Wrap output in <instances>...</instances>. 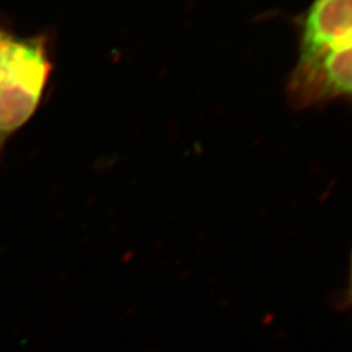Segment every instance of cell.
<instances>
[{"label": "cell", "mask_w": 352, "mask_h": 352, "mask_svg": "<svg viewBox=\"0 0 352 352\" xmlns=\"http://www.w3.org/2000/svg\"><path fill=\"white\" fill-rule=\"evenodd\" d=\"M286 96L294 109L352 103V36L300 54L286 85Z\"/></svg>", "instance_id": "obj_2"}, {"label": "cell", "mask_w": 352, "mask_h": 352, "mask_svg": "<svg viewBox=\"0 0 352 352\" xmlns=\"http://www.w3.org/2000/svg\"><path fill=\"white\" fill-rule=\"evenodd\" d=\"M300 54L352 36V0H313L298 22Z\"/></svg>", "instance_id": "obj_3"}, {"label": "cell", "mask_w": 352, "mask_h": 352, "mask_svg": "<svg viewBox=\"0 0 352 352\" xmlns=\"http://www.w3.org/2000/svg\"><path fill=\"white\" fill-rule=\"evenodd\" d=\"M53 69L47 32L22 36L0 25V160L10 138L37 113Z\"/></svg>", "instance_id": "obj_1"}, {"label": "cell", "mask_w": 352, "mask_h": 352, "mask_svg": "<svg viewBox=\"0 0 352 352\" xmlns=\"http://www.w3.org/2000/svg\"><path fill=\"white\" fill-rule=\"evenodd\" d=\"M335 305L342 311H351L352 313V250L349 257V270H348V280L345 288L338 295V300Z\"/></svg>", "instance_id": "obj_4"}]
</instances>
